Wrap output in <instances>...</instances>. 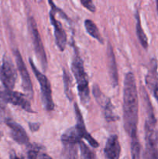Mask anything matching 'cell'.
Wrapping results in <instances>:
<instances>
[{
  "label": "cell",
  "instance_id": "obj_1",
  "mask_svg": "<svg viewBox=\"0 0 158 159\" xmlns=\"http://www.w3.org/2000/svg\"><path fill=\"white\" fill-rule=\"evenodd\" d=\"M138 92L133 72L125 76L123 87V124L127 134L132 138L137 135Z\"/></svg>",
  "mask_w": 158,
  "mask_h": 159
},
{
  "label": "cell",
  "instance_id": "obj_2",
  "mask_svg": "<svg viewBox=\"0 0 158 159\" xmlns=\"http://www.w3.org/2000/svg\"><path fill=\"white\" fill-rule=\"evenodd\" d=\"M71 70L75 78L81 102L84 106L88 105L90 101V89L88 77L84 68L83 61L81 58L78 50L74 44V57L71 62Z\"/></svg>",
  "mask_w": 158,
  "mask_h": 159
},
{
  "label": "cell",
  "instance_id": "obj_3",
  "mask_svg": "<svg viewBox=\"0 0 158 159\" xmlns=\"http://www.w3.org/2000/svg\"><path fill=\"white\" fill-rule=\"evenodd\" d=\"M145 159H158V130L156 121L146 120Z\"/></svg>",
  "mask_w": 158,
  "mask_h": 159
},
{
  "label": "cell",
  "instance_id": "obj_4",
  "mask_svg": "<svg viewBox=\"0 0 158 159\" xmlns=\"http://www.w3.org/2000/svg\"><path fill=\"white\" fill-rule=\"evenodd\" d=\"M29 61L33 71L34 75H35L36 78L37 79L39 84H40L42 102L43 104V107H44L45 110H47V111H53L54 110V103L53 102L50 83L46 76L37 69V68L33 61L32 58H29Z\"/></svg>",
  "mask_w": 158,
  "mask_h": 159
},
{
  "label": "cell",
  "instance_id": "obj_5",
  "mask_svg": "<svg viewBox=\"0 0 158 159\" xmlns=\"http://www.w3.org/2000/svg\"><path fill=\"white\" fill-rule=\"evenodd\" d=\"M28 25H29V30L30 31L31 37H32L33 44L36 55H37V59L40 61L43 71H46V68H47V59H46V52H45L44 47H43L40 33H39L38 28H37V23L33 17L29 18Z\"/></svg>",
  "mask_w": 158,
  "mask_h": 159
},
{
  "label": "cell",
  "instance_id": "obj_6",
  "mask_svg": "<svg viewBox=\"0 0 158 159\" xmlns=\"http://www.w3.org/2000/svg\"><path fill=\"white\" fill-rule=\"evenodd\" d=\"M92 93L94 99H96V102L99 103L101 108L103 110L104 116L105 120L108 122H114L119 119V116L115 113V109L113 107L112 103L111 102V99L107 97L99 89V85H93Z\"/></svg>",
  "mask_w": 158,
  "mask_h": 159
},
{
  "label": "cell",
  "instance_id": "obj_7",
  "mask_svg": "<svg viewBox=\"0 0 158 159\" xmlns=\"http://www.w3.org/2000/svg\"><path fill=\"white\" fill-rule=\"evenodd\" d=\"M17 73L12 61L4 56L2 65L0 68V80L7 90H12L15 87Z\"/></svg>",
  "mask_w": 158,
  "mask_h": 159
},
{
  "label": "cell",
  "instance_id": "obj_8",
  "mask_svg": "<svg viewBox=\"0 0 158 159\" xmlns=\"http://www.w3.org/2000/svg\"><path fill=\"white\" fill-rule=\"evenodd\" d=\"M0 99L6 104L11 103L12 105L21 107L23 110H26L28 113H35L31 108L30 102L27 100L26 96L18 92L7 89L0 91Z\"/></svg>",
  "mask_w": 158,
  "mask_h": 159
},
{
  "label": "cell",
  "instance_id": "obj_9",
  "mask_svg": "<svg viewBox=\"0 0 158 159\" xmlns=\"http://www.w3.org/2000/svg\"><path fill=\"white\" fill-rule=\"evenodd\" d=\"M14 55H15V62H16L19 72H20V76H21L23 89L26 93V96L32 99L33 96V84L32 82H31L30 76H29V72H28L27 68L26 66V64L23 61V57H22L21 54H20V51L18 50H15L14 51Z\"/></svg>",
  "mask_w": 158,
  "mask_h": 159
},
{
  "label": "cell",
  "instance_id": "obj_10",
  "mask_svg": "<svg viewBox=\"0 0 158 159\" xmlns=\"http://www.w3.org/2000/svg\"><path fill=\"white\" fill-rule=\"evenodd\" d=\"M63 144L60 159H78V145L80 141L69 134H63Z\"/></svg>",
  "mask_w": 158,
  "mask_h": 159
},
{
  "label": "cell",
  "instance_id": "obj_11",
  "mask_svg": "<svg viewBox=\"0 0 158 159\" xmlns=\"http://www.w3.org/2000/svg\"><path fill=\"white\" fill-rule=\"evenodd\" d=\"M74 111H75L76 121H77V124H76V126H74V127H75L80 138L81 139L86 140L91 147L94 148H98L99 146V143L87 131L86 127H85V122H84L83 120V116H82L81 113L80 111V109H79L77 103H74Z\"/></svg>",
  "mask_w": 158,
  "mask_h": 159
},
{
  "label": "cell",
  "instance_id": "obj_12",
  "mask_svg": "<svg viewBox=\"0 0 158 159\" xmlns=\"http://www.w3.org/2000/svg\"><path fill=\"white\" fill-rule=\"evenodd\" d=\"M50 23L54 30L56 44L60 51H64L67 44L66 33H65L64 29L62 26L60 22H59L56 19L55 12L53 9H51L50 12Z\"/></svg>",
  "mask_w": 158,
  "mask_h": 159
},
{
  "label": "cell",
  "instance_id": "obj_13",
  "mask_svg": "<svg viewBox=\"0 0 158 159\" xmlns=\"http://www.w3.org/2000/svg\"><path fill=\"white\" fill-rule=\"evenodd\" d=\"M5 123L10 129L11 137L17 144H28L29 138H28L26 130H24V128L21 125H20V124L15 123L12 120L9 119V118H7Z\"/></svg>",
  "mask_w": 158,
  "mask_h": 159
},
{
  "label": "cell",
  "instance_id": "obj_14",
  "mask_svg": "<svg viewBox=\"0 0 158 159\" xmlns=\"http://www.w3.org/2000/svg\"><path fill=\"white\" fill-rule=\"evenodd\" d=\"M107 67H108V75H109L111 84L116 88L119 84V75H118L117 65H116V57L112 45L108 42L107 47Z\"/></svg>",
  "mask_w": 158,
  "mask_h": 159
},
{
  "label": "cell",
  "instance_id": "obj_15",
  "mask_svg": "<svg viewBox=\"0 0 158 159\" xmlns=\"http://www.w3.org/2000/svg\"><path fill=\"white\" fill-rule=\"evenodd\" d=\"M121 152V146L119 138L116 134L109 136L104 148V154L107 159H119Z\"/></svg>",
  "mask_w": 158,
  "mask_h": 159
},
{
  "label": "cell",
  "instance_id": "obj_16",
  "mask_svg": "<svg viewBox=\"0 0 158 159\" xmlns=\"http://www.w3.org/2000/svg\"><path fill=\"white\" fill-rule=\"evenodd\" d=\"M146 84L150 91L153 89L158 88L157 61L156 59H152L150 61V68L146 75Z\"/></svg>",
  "mask_w": 158,
  "mask_h": 159
},
{
  "label": "cell",
  "instance_id": "obj_17",
  "mask_svg": "<svg viewBox=\"0 0 158 159\" xmlns=\"http://www.w3.org/2000/svg\"><path fill=\"white\" fill-rule=\"evenodd\" d=\"M85 27L90 36H91L93 38L97 40L101 43H103V38H102V35L99 32V28L97 27L94 22L91 21V20H86L85 21Z\"/></svg>",
  "mask_w": 158,
  "mask_h": 159
},
{
  "label": "cell",
  "instance_id": "obj_18",
  "mask_svg": "<svg viewBox=\"0 0 158 159\" xmlns=\"http://www.w3.org/2000/svg\"><path fill=\"white\" fill-rule=\"evenodd\" d=\"M136 34H137L138 39H139V42H140L141 45L143 48L147 49L148 48V39H147V35L144 33L143 29L142 27V24H141L140 17H139V12H136Z\"/></svg>",
  "mask_w": 158,
  "mask_h": 159
},
{
  "label": "cell",
  "instance_id": "obj_19",
  "mask_svg": "<svg viewBox=\"0 0 158 159\" xmlns=\"http://www.w3.org/2000/svg\"><path fill=\"white\" fill-rule=\"evenodd\" d=\"M27 157L29 159H52L50 156L43 152L42 147L37 144L29 147L27 151Z\"/></svg>",
  "mask_w": 158,
  "mask_h": 159
},
{
  "label": "cell",
  "instance_id": "obj_20",
  "mask_svg": "<svg viewBox=\"0 0 158 159\" xmlns=\"http://www.w3.org/2000/svg\"><path fill=\"white\" fill-rule=\"evenodd\" d=\"M131 155L132 159H142L141 158V145L137 135L131 138Z\"/></svg>",
  "mask_w": 158,
  "mask_h": 159
},
{
  "label": "cell",
  "instance_id": "obj_21",
  "mask_svg": "<svg viewBox=\"0 0 158 159\" xmlns=\"http://www.w3.org/2000/svg\"><path fill=\"white\" fill-rule=\"evenodd\" d=\"M63 80H64V92L66 96L70 101L73 99V93L71 91V79L70 77V75L65 69L63 71Z\"/></svg>",
  "mask_w": 158,
  "mask_h": 159
},
{
  "label": "cell",
  "instance_id": "obj_22",
  "mask_svg": "<svg viewBox=\"0 0 158 159\" xmlns=\"http://www.w3.org/2000/svg\"><path fill=\"white\" fill-rule=\"evenodd\" d=\"M81 151V159H97L95 154L84 141H81L79 143Z\"/></svg>",
  "mask_w": 158,
  "mask_h": 159
},
{
  "label": "cell",
  "instance_id": "obj_23",
  "mask_svg": "<svg viewBox=\"0 0 158 159\" xmlns=\"http://www.w3.org/2000/svg\"><path fill=\"white\" fill-rule=\"evenodd\" d=\"M6 103L0 99V123L4 122L6 120L7 118L6 117Z\"/></svg>",
  "mask_w": 158,
  "mask_h": 159
},
{
  "label": "cell",
  "instance_id": "obj_24",
  "mask_svg": "<svg viewBox=\"0 0 158 159\" xmlns=\"http://www.w3.org/2000/svg\"><path fill=\"white\" fill-rule=\"evenodd\" d=\"M81 3L82 4V6L85 8H86L88 11L91 12H95L96 9L95 6H94V3L91 1H86V0H81Z\"/></svg>",
  "mask_w": 158,
  "mask_h": 159
},
{
  "label": "cell",
  "instance_id": "obj_25",
  "mask_svg": "<svg viewBox=\"0 0 158 159\" xmlns=\"http://www.w3.org/2000/svg\"><path fill=\"white\" fill-rule=\"evenodd\" d=\"M29 128H30L31 131L35 132V131H37V130L40 129V124H39V123H29Z\"/></svg>",
  "mask_w": 158,
  "mask_h": 159
},
{
  "label": "cell",
  "instance_id": "obj_26",
  "mask_svg": "<svg viewBox=\"0 0 158 159\" xmlns=\"http://www.w3.org/2000/svg\"><path fill=\"white\" fill-rule=\"evenodd\" d=\"M151 93H153V96L155 97V99H156V102H157L158 103V88L153 89V90H151Z\"/></svg>",
  "mask_w": 158,
  "mask_h": 159
},
{
  "label": "cell",
  "instance_id": "obj_27",
  "mask_svg": "<svg viewBox=\"0 0 158 159\" xmlns=\"http://www.w3.org/2000/svg\"><path fill=\"white\" fill-rule=\"evenodd\" d=\"M9 159H23L22 158H20V157L17 156L14 152L10 154V156H9Z\"/></svg>",
  "mask_w": 158,
  "mask_h": 159
},
{
  "label": "cell",
  "instance_id": "obj_28",
  "mask_svg": "<svg viewBox=\"0 0 158 159\" xmlns=\"http://www.w3.org/2000/svg\"><path fill=\"white\" fill-rule=\"evenodd\" d=\"M156 10H157V14H158V1H156Z\"/></svg>",
  "mask_w": 158,
  "mask_h": 159
},
{
  "label": "cell",
  "instance_id": "obj_29",
  "mask_svg": "<svg viewBox=\"0 0 158 159\" xmlns=\"http://www.w3.org/2000/svg\"><path fill=\"white\" fill-rule=\"evenodd\" d=\"M1 135H2V134H1V133H0V136H1ZM0 138H1V137H0Z\"/></svg>",
  "mask_w": 158,
  "mask_h": 159
}]
</instances>
